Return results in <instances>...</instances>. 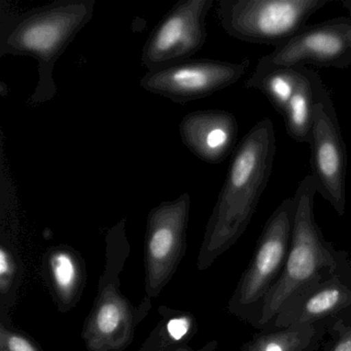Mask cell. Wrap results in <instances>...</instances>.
Segmentation results:
<instances>
[{
	"instance_id": "cell-3",
	"label": "cell",
	"mask_w": 351,
	"mask_h": 351,
	"mask_svg": "<svg viewBox=\"0 0 351 351\" xmlns=\"http://www.w3.org/2000/svg\"><path fill=\"white\" fill-rule=\"evenodd\" d=\"M316 193L315 182L311 174H308L299 182L293 194L289 254L280 278L265 300L256 326L258 330H264L295 293L351 261L348 252L336 250L332 242L324 238L314 215Z\"/></svg>"
},
{
	"instance_id": "cell-13",
	"label": "cell",
	"mask_w": 351,
	"mask_h": 351,
	"mask_svg": "<svg viewBox=\"0 0 351 351\" xmlns=\"http://www.w3.org/2000/svg\"><path fill=\"white\" fill-rule=\"evenodd\" d=\"M132 332V310L116 289L100 293L86 324L84 338L90 351L119 349Z\"/></svg>"
},
{
	"instance_id": "cell-7",
	"label": "cell",
	"mask_w": 351,
	"mask_h": 351,
	"mask_svg": "<svg viewBox=\"0 0 351 351\" xmlns=\"http://www.w3.org/2000/svg\"><path fill=\"white\" fill-rule=\"evenodd\" d=\"M191 196L184 193L163 201L147 215L145 238V287L157 297L173 276L184 256L190 219Z\"/></svg>"
},
{
	"instance_id": "cell-21",
	"label": "cell",
	"mask_w": 351,
	"mask_h": 351,
	"mask_svg": "<svg viewBox=\"0 0 351 351\" xmlns=\"http://www.w3.org/2000/svg\"><path fill=\"white\" fill-rule=\"evenodd\" d=\"M217 341H211V342H209L208 344L206 345V346L203 347L202 349H200V350L198 351H215V349H217ZM174 351H194L192 348H190V347L188 346H182L180 347V348L176 349V350Z\"/></svg>"
},
{
	"instance_id": "cell-22",
	"label": "cell",
	"mask_w": 351,
	"mask_h": 351,
	"mask_svg": "<svg viewBox=\"0 0 351 351\" xmlns=\"http://www.w3.org/2000/svg\"><path fill=\"white\" fill-rule=\"evenodd\" d=\"M342 5H344L345 9H347V11L350 13L349 17L351 18V0H343ZM349 42H350L351 45V30L350 32H349Z\"/></svg>"
},
{
	"instance_id": "cell-4",
	"label": "cell",
	"mask_w": 351,
	"mask_h": 351,
	"mask_svg": "<svg viewBox=\"0 0 351 351\" xmlns=\"http://www.w3.org/2000/svg\"><path fill=\"white\" fill-rule=\"evenodd\" d=\"M293 197L285 199L265 223L247 268L242 274L228 309L256 328L265 300L280 278L291 246Z\"/></svg>"
},
{
	"instance_id": "cell-1",
	"label": "cell",
	"mask_w": 351,
	"mask_h": 351,
	"mask_svg": "<svg viewBox=\"0 0 351 351\" xmlns=\"http://www.w3.org/2000/svg\"><path fill=\"white\" fill-rule=\"evenodd\" d=\"M276 154L270 119L256 123L240 141L207 223L198 256L199 270L208 269L243 235L266 190Z\"/></svg>"
},
{
	"instance_id": "cell-16",
	"label": "cell",
	"mask_w": 351,
	"mask_h": 351,
	"mask_svg": "<svg viewBox=\"0 0 351 351\" xmlns=\"http://www.w3.org/2000/svg\"><path fill=\"white\" fill-rule=\"evenodd\" d=\"M299 81L283 114L287 134L297 143H309L313 118L314 90L310 69L298 67Z\"/></svg>"
},
{
	"instance_id": "cell-15",
	"label": "cell",
	"mask_w": 351,
	"mask_h": 351,
	"mask_svg": "<svg viewBox=\"0 0 351 351\" xmlns=\"http://www.w3.org/2000/svg\"><path fill=\"white\" fill-rule=\"evenodd\" d=\"M50 281L61 304L73 305L82 289L83 269L77 254L66 246L54 247L49 252Z\"/></svg>"
},
{
	"instance_id": "cell-23",
	"label": "cell",
	"mask_w": 351,
	"mask_h": 351,
	"mask_svg": "<svg viewBox=\"0 0 351 351\" xmlns=\"http://www.w3.org/2000/svg\"><path fill=\"white\" fill-rule=\"evenodd\" d=\"M322 351H326V348H324V350H322Z\"/></svg>"
},
{
	"instance_id": "cell-5",
	"label": "cell",
	"mask_w": 351,
	"mask_h": 351,
	"mask_svg": "<svg viewBox=\"0 0 351 351\" xmlns=\"http://www.w3.org/2000/svg\"><path fill=\"white\" fill-rule=\"evenodd\" d=\"M332 0H219L217 18L232 38L276 47L297 36Z\"/></svg>"
},
{
	"instance_id": "cell-20",
	"label": "cell",
	"mask_w": 351,
	"mask_h": 351,
	"mask_svg": "<svg viewBox=\"0 0 351 351\" xmlns=\"http://www.w3.org/2000/svg\"><path fill=\"white\" fill-rule=\"evenodd\" d=\"M0 351H40L32 341L19 332L1 326L0 328Z\"/></svg>"
},
{
	"instance_id": "cell-9",
	"label": "cell",
	"mask_w": 351,
	"mask_h": 351,
	"mask_svg": "<svg viewBox=\"0 0 351 351\" xmlns=\"http://www.w3.org/2000/svg\"><path fill=\"white\" fill-rule=\"evenodd\" d=\"M213 0H180L149 34L141 63L147 71L192 59L206 43V18Z\"/></svg>"
},
{
	"instance_id": "cell-8",
	"label": "cell",
	"mask_w": 351,
	"mask_h": 351,
	"mask_svg": "<svg viewBox=\"0 0 351 351\" xmlns=\"http://www.w3.org/2000/svg\"><path fill=\"white\" fill-rule=\"evenodd\" d=\"M350 17H337L306 26L297 36L262 57L252 77H260L277 69L318 67L346 69L351 65L349 32Z\"/></svg>"
},
{
	"instance_id": "cell-10",
	"label": "cell",
	"mask_w": 351,
	"mask_h": 351,
	"mask_svg": "<svg viewBox=\"0 0 351 351\" xmlns=\"http://www.w3.org/2000/svg\"><path fill=\"white\" fill-rule=\"evenodd\" d=\"M246 69L247 62L189 59L147 71L139 84L149 93L184 104L204 99L234 85L243 77Z\"/></svg>"
},
{
	"instance_id": "cell-2",
	"label": "cell",
	"mask_w": 351,
	"mask_h": 351,
	"mask_svg": "<svg viewBox=\"0 0 351 351\" xmlns=\"http://www.w3.org/2000/svg\"><path fill=\"white\" fill-rule=\"evenodd\" d=\"M95 0H55L25 12L0 10V56L32 57L38 80L27 106L56 97L54 69L77 34L91 21Z\"/></svg>"
},
{
	"instance_id": "cell-11",
	"label": "cell",
	"mask_w": 351,
	"mask_h": 351,
	"mask_svg": "<svg viewBox=\"0 0 351 351\" xmlns=\"http://www.w3.org/2000/svg\"><path fill=\"white\" fill-rule=\"evenodd\" d=\"M351 318V261L291 297L262 330L291 326H334Z\"/></svg>"
},
{
	"instance_id": "cell-12",
	"label": "cell",
	"mask_w": 351,
	"mask_h": 351,
	"mask_svg": "<svg viewBox=\"0 0 351 351\" xmlns=\"http://www.w3.org/2000/svg\"><path fill=\"white\" fill-rule=\"evenodd\" d=\"M237 119L223 110H203L190 112L180 124L182 143L195 156L211 165L223 163L235 149Z\"/></svg>"
},
{
	"instance_id": "cell-18",
	"label": "cell",
	"mask_w": 351,
	"mask_h": 351,
	"mask_svg": "<svg viewBox=\"0 0 351 351\" xmlns=\"http://www.w3.org/2000/svg\"><path fill=\"white\" fill-rule=\"evenodd\" d=\"M324 348L326 351H351V318L330 326Z\"/></svg>"
},
{
	"instance_id": "cell-19",
	"label": "cell",
	"mask_w": 351,
	"mask_h": 351,
	"mask_svg": "<svg viewBox=\"0 0 351 351\" xmlns=\"http://www.w3.org/2000/svg\"><path fill=\"white\" fill-rule=\"evenodd\" d=\"M16 261L5 243L0 246V291L9 293L16 278Z\"/></svg>"
},
{
	"instance_id": "cell-17",
	"label": "cell",
	"mask_w": 351,
	"mask_h": 351,
	"mask_svg": "<svg viewBox=\"0 0 351 351\" xmlns=\"http://www.w3.org/2000/svg\"><path fill=\"white\" fill-rule=\"evenodd\" d=\"M298 81L299 69H277L260 77L250 75L244 86L264 94L273 108L283 116L295 93Z\"/></svg>"
},
{
	"instance_id": "cell-6",
	"label": "cell",
	"mask_w": 351,
	"mask_h": 351,
	"mask_svg": "<svg viewBox=\"0 0 351 351\" xmlns=\"http://www.w3.org/2000/svg\"><path fill=\"white\" fill-rule=\"evenodd\" d=\"M314 90L313 118L310 134V167L317 193L339 217L346 209V145L334 102L322 77L310 69Z\"/></svg>"
},
{
	"instance_id": "cell-24",
	"label": "cell",
	"mask_w": 351,
	"mask_h": 351,
	"mask_svg": "<svg viewBox=\"0 0 351 351\" xmlns=\"http://www.w3.org/2000/svg\"><path fill=\"white\" fill-rule=\"evenodd\" d=\"M240 351V350H239Z\"/></svg>"
},
{
	"instance_id": "cell-14",
	"label": "cell",
	"mask_w": 351,
	"mask_h": 351,
	"mask_svg": "<svg viewBox=\"0 0 351 351\" xmlns=\"http://www.w3.org/2000/svg\"><path fill=\"white\" fill-rule=\"evenodd\" d=\"M330 328L328 324H318L260 330L240 351H316L326 343Z\"/></svg>"
}]
</instances>
